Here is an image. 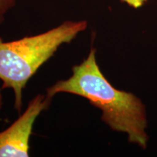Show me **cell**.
Here are the masks:
<instances>
[{"instance_id":"5b68a950","label":"cell","mask_w":157,"mask_h":157,"mask_svg":"<svg viewBox=\"0 0 157 157\" xmlns=\"http://www.w3.org/2000/svg\"><path fill=\"white\" fill-rule=\"evenodd\" d=\"M124 2L127 3L131 7H135V8H138L141 7L143 4L146 1V0H121Z\"/></svg>"},{"instance_id":"6da1fadb","label":"cell","mask_w":157,"mask_h":157,"mask_svg":"<svg viewBox=\"0 0 157 157\" xmlns=\"http://www.w3.org/2000/svg\"><path fill=\"white\" fill-rule=\"evenodd\" d=\"M96 50L91 48L87 58L72 67L69 78L60 80L48 88L46 95L68 93L87 99L101 110V119L113 130L124 132L130 143L146 148L145 107L135 95L116 89L104 76L96 60Z\"/></svg>"},{"instance_id":"277c9868","label":"cell","mask_w":157,"mask_h":157,"mask_svg":"<svg viewBox=\"0 0 157 157\" xmlns=\"http://www.w3.org/2000/svg\"><path fill=\"white\" fill-rule=\"evenodd\" d=\"M16 0H0V25L5 20L6 13L15 5Z\"/></svg>"},{"instance_id":"3957f363","label":"cell","mask_w":157,"mask_h":157,"mask_svg":"<svg viewBox=\"0 0 157 157\" xmlns=\"http://www.w3.org/2000/svg\"><path fill=\"white\" fill-rule=\"evenodd\" d=\"M52 99L39 94L8 128L0 132V157L29 156V140L36 118L50 106Z\"/></svg>"},{"instance_id":"7a4b0ae2","label":"cell","mask_w":157,"mask_h":157,"mask_svg":"<svg viewBox=\"0 0 157 157\" xmlns=\"http://www.w3.org/2000/svg\"><path fill=\"white\" fill-rule=\"evenodd\" d=\"M85 21H67L58 26L34 36L12 42L0 37V80L2 89L10 88L14 93V108H23V90L39 68L63 44L71 42L85 30Z\"/></svg>"},{"instance_id":"8992f818","label":"cell","mask_w":157,"mask_h":157,"mask_svg":"<svg viewBox=\"0 0 157 157\" xmlns=\"http://www.w3.org/2000/svg\"><path fill=\"white\" fill-rule=\"evenodd\" d=\"M2 103H3V101H2V95L1 90H0V109H2Z\"/></svg>"}]
</instances>
